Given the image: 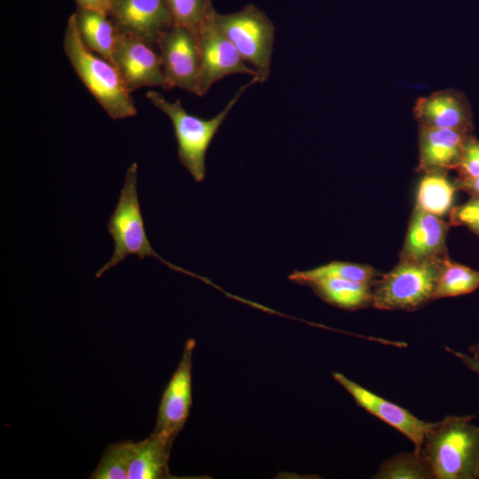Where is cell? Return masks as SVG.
Wrapping results in <instances>:
<instances>
[{
  "label": "cell",
  "mask_w": 479,
  "mask_h": 479,
  "mask_svg": "<svg viewBox=\"0 0 479 479\" xmlns=\"http://www.w3.org/2000/svg\"><path fill=\"white\" fill-rule=\"evenodd\" d=\"M77 7L98 12L109 16L113 0H75Z\"/></svg>",
  "instance_id": "4316f807"
},
{
  "label": "cell",
  "mask_w": 479,
  "mask_h": 479,
  "mask_svg": "<svg viewBox=\"0 0 479 479\" xmlns=\"http://www.w3.org/2000/svg\"><path fill=\"white\" fill-rule=\"evenodd\" d=\"M113 65L130 92L143 87L166 90L157 46L139 37L117 31Z\"/></svg>",
  "instance_id": "9c48e42d"
},
{
  "label": "cell",
  "mask_w": 479,
  "mask_h": 479,
  "mask_svg": "<svg viewBox=\"0 0 479 479\" xmlns=\"http://www.w3.org/2000/svg\"><path fill=\"white\" fill-rule=\"evenodd\" d=\"M174 25L183 27L195 35L215 10L211 0H164Z\"/></svg>",
  "instance_id": "cb8c5ba5"
},
{
  "label": "cell",
  "mask_w": 479,
  "mask_h": 479,
  "mask_svg": "<svg viewBox=\"0 0 479 479\" xmlns=\"http://www.w3.org/2000/svg\"><path fill=\"white\" fill-rule=\"evenodd\" d=\"M137 185V164L132 162L126 170L118 201L107 223V232L114 244V252L96 272V278H100L130 255L140 259L153 256L169 269L191 275L192 272L163 259L152 247L145 228ZM192 276L196 277V274L192 273Z\"/></svg>",
  "instance_id": "277c9868"
},
{
  "label": "cell",
  "mask_w": 479,
  "mask_h": 479,
  "mask_svg": "<svg viewBox=\"0 0 479 479\" xmlns=\"http://www.w3.org/2000/svg\"><path fill=\"white\" fill-rule=\"evenodd\" d=\"M173 443L154 431L145 439L133 442L128 479L177 478L169 468Z\"/></svg>",
  "instance_id": "2e32d148"
},
{
  "label": "cell",
  "mask_w": 479,
  "mask_h": 479,
  "mask_svg": "<svg viewBox=\"0 0 479 479\" xmlns=\"http://www.w3.org/2000/svg\"><path fill=\"white\" fill-rule=\"evenodd\" d=\"M63 50L76 75L110 118L121 120L137 114L131 92L116 67L82 42L74 14L67 22Z\"/></svg>",
  "instance_id": "7a4b0ae2"
},
{
  "label": "cell",
  "mask_w": 479,
  "mask_h": 479,
  "mask_svg": "<svg viewBox=\"0 0 479 479\" xmlns=\"http://www.w3.org/2000/svg\"><path fill=\"white\" fill-rule=\"evenodd\" d=\"M326 303L345 310H357L372 306L373 283L338 278H322L305 284Z\"/></svg>",
  "instance_id": "e0dca14e"
},
{
  "label": "cell",
  "mask_w": 479,
  "mask_h": 479,
  "mask_svg": "<svg viewBox=\"0 0 479 479\" xmlns=\"http://www.w3.org/2000/svg\"><path fill=\"white\" fill-rule=\"evenodd\" d=\"M472 136L466 130L420 127L418 170L425 174L455 169Z\"/></svg>",
  "instance_id": "9a60e30c"
},
{
  "label": "cell",
  "mask_w": 479,
  "mask_h": 479,
  "mask_svg": "<svg viewBox=\"0 0 479 479\" xmlns=\"http://www.w3.org/2000/svg\"><path fill=\"white\" fill-rule=\"evenodd\" d=\"M449 223L465 226L479 237V197H471L465 203L453 207L449 213Z\"/></svg>",
  "instance_id": "d4e9b609"
},
{
  "label": "cell",
  "mask_w": 479,
  "mask_h": 479,
  "mask_svg": "<svg viewBox=\"0 0 479 479\" xmlns=\"http://www.w3.org/2000/svg\"><path fill=\"white\" fill-rule=\"evenodd\" d=\"M195 345L194 339L185 342L181 359L164 389L158 408L153 431L172 441L183 429L192 404V371Z\"/></svg>",
  "instance_id": "30bf717a"
},
{
  "label": "cell",
  "mask_w": 479,
  "mask_h": 479,
  "mask_svg": "<svg viewBox=\"0 0 479 479\" xmlns=\"http://www.w3.org/2000/svg\"><path fill=\"white\" fill-rule=\"evenodd\" d=\"M468 351L474 357H479V342L470 345Z\"/></svg>",
  "instance_id": "f546056e"
},
{
  "label": "cell",
  "mask_w": 479,
  "mask_h": 479,
  "mask_svg": "<svg viewBox=\"0 0 479 479\" xmlns=\"http://www.w3.org/2000/svg\"><path fill=\"white\" fill-rule=\"evenodd\" d=\"M215 20L245 62L255 70L258 82H265L271 73L275 42V26L271 19L250 4L232 13L216 11Z\"/></svg>",
  "instance_id": "8992f818"
},
{
  "label": "cell",
  "mask_w": 479,
  "mask_h": 479,
  "mask_svg": "<svg viewBox=\"0 0 479 479\" xmlns=\"http://www.w3.org/2000/svg\"><path fill=\"white\" fill-rule=\"evenodd\" d=\"M109 17L118 32L153 45L174 25L164 0H113Z\"/></svg>",
  "instance_id": "7c38bea8"
},
{
  "label": "cell",
  "mask_w": 479,
  "mask_h": 479,
  "mask_svg": "<svg viewBox=\"0 0 479 479\" xmlns=\"http://www.w3.org/2000/svg\"><path fill=\"white\" fill-rule=\"evenodd\" d=\"M444 256L420 262L400 261L373 283L372 306L384 310L412 311L435 300Z\"/></svg>",
  "instance_id": "5b68a950"
},
{
  "label": "cell",
  "mask_w": 479,
  "mask_h": 479,
  "mask_svg": "<svg viewBox=\"0 0 479 479\" xmlns=\"http://www.w3.org/2000/svg\"><path fill=\"white\" fill-rule=\"evenodd\" d=\"M373 479H435L421 450L403 452L381 462Z\"/></svg>",
  "instance_id": "7402d4cb"
},
{
  "label": "cell",
  "mask_w": 479,
  "mask_h": 479,
  "mask_svg": "<svg viewBox=\"0 0 479 479\" xmlns=\"http://www.w3.org/2000/svg\"><path fill=\"white\" fill-rule=\"evenodd\" d=\"M450 225L442 217L415 207L400 251V261L420 262L446 255Z\"/></svg>",
  "instance_id": "4fadbf2b"
},
{
  "label": "cell",
  "mask_w": 479,
  "mask_h": 479,
  "mask_svg": "<svg viewBox=\"0 0 479 479\" xmlns=\"http://www.w3.org/2000/svg\"><path fill=\"white\" fill-rule=\"evenodd\" d=\"M476 479H479V467H478V471H477Z\"/></svg>",
  "instance_id": "4dcf8cb0"
},
{
  "label": "cell",
  "mask_w": 479,
  "mask_h": 479,
  "mask_svg": "<svg viewBox=\"0 0 479 479\" xmlns=\"http://www.w3.org/2000/svg\"><path fill=\"white\" fill-rule=\"evenodd\" d=\"M457 190L456 184L447 177L446 171L425 173L417 189L415 207L442 217L454 207Z\"/></svg>",
  "instance_id": "d6986e66"
},
{
  "label": "cell",
  "mask_w": 479,
  "mask_h": 479,
  "mask_svg": "<svg viewBox=\"0 0 479 479\" xmlns=\"http://www.w3.org/2000/svg\"><path fill=\"white\" fill-rule=\"evenodd\" d=\"M358 406L405 436L420 450L432 422L422 420L407 409L372 392L339 372L332 373Z\"/></svg>",
  "instance_id": "8fae6325"
},
{
  "label": "cell",
  "mask_w": 479,
  "mask_h": 479,
  "mask_svg": "<svg viewBox=\"0 0 479 479\" xmlns=\"http://www.w3.org/2000/svg\"><path fill=\"white\" fill-rule=\"evenodd\" d=\"M455 184L458 189L466 192L471 197H479V177H458Z\"/></svg>",
  "instance_id": "83f0119b"
},
{
  "label": "cell",
  "mask_w": 479,
  "mask_h": 479,
  "mask_svg": "<svg viewBox=\"0 0 479 479\" xmlns=\"http://www.w3.org/2000/svg\"><path fill=\"white\" fill-rule=\"evenodd\" d=\"M455 170L459 177H479V140L470 137L465 144L461 158Z\"/></svg>",
  "instance_id": "484cf974"
},
{
  "label": "cell",
  "mask_w": 479,
  "mask_h": 479,
  "mask_svg": "<svg viewBox=\"0 0 479 479\" xmlns=\"http://www.w3.org/2000/svg\"><path fill=\"white\" fill-rule=\"evenodd\" d=\"M445 350L456 357L467 369L479 375V357L445 347Z\"/></svg>",
  "instance_id": "f1b7e54d"
},
{
  "label": "cell",
  "mask_w": 479,
  "mask_h": 479,
  "mask_svg": "<svg viewBox=\"0 0 479 479\" xmlns=\"http://www.w3.org/2000/svg\"><path fill=\"white\" fill-rule=\"evenodd\" d=\"M413 113L420 127L474 131L469 104L457 90H441L418 98Z\"/></svg>",
  "instance_id": "5bb4252c"
},
{
  "label": "cell",
  "mask_w": 479,
  "mask_h": 479,
  "mask_svg": "<svg viewBox=\"0 0 479 479\" xmlns=\"http://www.w3.org/2000/svg\"><path fill=\"white\" fill-rule=\"evenodd\" d=\"M214 10L196 35L200 69L196 96H205L225 76L241 74L255 77V70L242 59L233 43L219 28Z\"/></svg>",
  "instance_id": "52a82bcc"
},
{
  "label": "cell",
  "mask_w": 479,
  "mask_h": 479,
  "mask_svg": "<svg viewBox=\"0 0 479 479\" xmlns=\"http://www.w3.org/2000/svg\"><path fill=\"white\" fill-rule=\"evenodd\" d=\"M479 288V271L452 261L445 255L441 262L435 300L470 294Z\"/></svg>",
  "instance_id": "44dd1931"
},
{
  "label": "cell",
  "mask_w": 479,
  "mask_h": 479,
  "mask_svg": "<svg viewBox=\"0 0 479 479\" xmlns=\"http://www.w3.org/2000/svg\"><path fill=\"white\" fill-rule=\"evenodd\" d=\"M73 14L85 47L113 64L117 30L110 17L80 7Z\"/></svg>",
  "instance_id": "ac0fdd59"
},
{
  "label": "cell",
  "mask_w": 479,
  "mask_h": 479,
  "mask_svg": "<svg viewBox=\"0 0 479 479\" xmlns=\"http://www.w3.org/2000/svg\"><path fill=\"white\" fill-rule=\"evenodd\" d=\"M474 418L448 415L431 423L420 450L435 479H476L479 427Z\"/></svg>",
  "instance_id": "6da1fadb"
},
{
  "label": "cell",
  "mask_w": 479,
  "mask_h": 479,
  "mask_svg": "<svg viewBox=\"0 0 479 479\" xmlns=\"http://www.w3.org/2000/svg\"><path fill=\"white\" fill-rule=\"evenodd\" d=\"M166 81V90H185L196 95L200 58L196 35L173 25L156 43Z\"/></svg>",
  "instance_id": "ba28073f"
},
{
  "label": "cell",
  "mask_w": 479,
  "mask_h": 479,
  "mask_svg": "<svg viewBox=\"0 0 479 479\" xmlns=\"http://www.w3.org/2000/svg\"><path fill=\"white\" fill-rule=\"evenodd\" d=\"M133 441L109 444L104 451L90 479H128Z\"/></svg>",
  "instance_id": "603a6c76"
},
{
  "label": "cell",
  "mask_w": 479,
  "mask_h": 479,
  "mask_svg": "<svg viewBox=\"0 0 479 479\" xmlns=\"http://www.w3.org/2000/svg\"><path fill=\"white\" fill-rule=\"evenodd\" d=\"M322 278H338L364 283H373L379 278V273L376 269L367 264L333 261L310 270H296L288 275L290 281L304 286L311 280Z\"/></svg>",
  "instance_id": "ffe728a7"
},
{
  "label": "cell",
  "mask_w": 479,
  "mask_h": 479,
  "mask_svg": "<svg viewBox=\"0 0 479 479\" xmlns=\"http://www.w3.org/2000/svg\"><path fill=\"white\" fill-rule=\"evenodd\" d=\"M255 82H258L257 79L252 77L248 82L241 85L225 107L210 119L189 114L179 99L169 101L156 90L145 93L150 103L171 121L179 161L195 182L201 183L205 179L206 154L219 128L243 93Z\"/></svg>",
  "instance_id": "3957f363"
}]
</instances>
